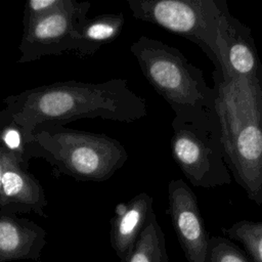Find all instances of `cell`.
I'll return each mask as SVG.
<instances>
[{"mask_svg": "<svg viewBox=\"0 0 262 262\" xmlns=\"http://www.w3.org/2000/svg\"><path fill=\"white\" fill-rule=\"evenodd\" d=\"M152 213V196L146 192H140L127 203H120L116 206L111 220L110 239L120 262H128Z\"/></svg>", "mask_w": 262, "mask_h": 262, "instance_id": "12", "label": "cell"}, {"mask_svg": "<svg viewBox=\"0 0 262 262\" xmlns=\"http://www.w3.org/2000/svg\"><path fill=\"white\" fill-rule=\"evenodd\" d=\"M69 0H29L25 4L23 23L31 21L42 15L63 7Z\"/></svg>", "mask_w": 262, "mask_h": 262, "instance_id": "18", "label": "cell"}, {"mask_svg": "<svg viewBox=\"0 0 262 262\" xmlns=\"http://www.w3.org/2000/svg\"><path fill=\"white\" fill-rule=\"evenodd\" d=\"M125 16L122 12L105 13L93 18H86L83 23L74 53L87 58L96 53L101 46L116 40L124 27Z\"/></svg>", "mask_w": 262, "mask_h": 262, "instance_id": "13", "label": "cell"}, {"mask_svg": "<svg viewBox=\"0 0 262 262\" xmlns=\"http://www.w3.org/2000/svg\"><path fill=\"white\" fill-rule=\"evenodd\" d=\"M168 214L187 262H207L210 236L199 203L191 188L182 179L168 184Z\"/></svg>", "mask_w": 262, "mask_h": 262, "instance_id": "8", "label": "cell"}, {"mask_svg": "<svg viewBox=\"0 0 262 262\" xmlns=\"http://www.w3.org/2000/svg\"><path fill=\"white\" fill-rule=\"evenodd\" d=\"M0 40H1V35H0Z\"/></svg>", "mask_w": 262, "mask_h": 262, "instance_id": "20", "label": "cell"}, {"mask_svg": "<svg viewBox=\"0 0 262 262\" xmlns=\"http://www.w3.org/2000/svg\"><path fill=\"white\" fill-rule=\"evenodd\" d=\"M134 18L150 23L196 44L222 73L225 0H127Z\"/></svg>", "mask_w": 262, "mask_h": 262, "instance_id": "6", "label": "cell"}, {"mask_svg": "<svg viewBox=\"0 0 262 262\" xmlns=\"http://www.w3.org/2000/svg\"><path fill=\"white\" fill-rule=\"evenodd\" d=\"M222 38L225 43L222 78L262 87V64L251 29L229 12L225 17Z\"/></svg>", "mask_w": 262, "mask_h": 262, "instance_id": "9", "label": "cell"}, {"mask_svg": "<svg viewBox=\"0 0 262 262\" xmlns=\"http://www.w3.org/2000/svg\"><path fill=\"white\" fill-rule=\"evenodd\" d=\"M46 235L45 229L34 221L0 211V262L39 261Z\"/></svg>", "mask_w": 262, "mask_h": 262, "instance_id": "11", "label": "cell"}, {"mask_svg": "<svg viewBox=\"0 0 262 262\" xmlns=\"http://www.w3.org/2000/svg\"><path fill=\"white\" fill-rule=\"evenodd\" d=\"M216 110L228 168L248 198L262 206V87L214 72Z\"/></svg>", "mask_w": 262, "mask_h": 262, "instance_id": "2", "label": "cell"}, {"mask_svg": "<svg viewBox=\"0 0 262 262\" xmlns=\"http://www.w3.org/2000/svg\"><path fill=\"white\" fill-rule=\"evenodd\" d=\"M128 262H169L165 234L155 212L139 235Z\"/></svg>", "mask_w": 262, "mask_h": 262, "instance_id": "14", "label": "cell"}, {"mask_svg": "<svg viewBox=\"0 0 262 262\" xmlns=\"http://www.w3.org/2000/svg\"><path fill=\"white\" fill-rule=\"evenodd\" d=\"M8 157H9L8 154H6L0 149V208H1V203H2V201H1V177H2V173L5 168Z\"/></svg>", "mask_w": 262, "mask_h": 262, "instance_id": "19", "label": "cell"}, {"mask_svg": "<svg viewBox=\"0 0 262 262\" xmlns=\"http://www.w3.org/2000/svg\"><path fill=\"white\" fill-rule=\"evenodd\" d=\"M1 208L15 214L34 212L47 217L48 201L40 182L9 155L1 177Z\"/></svg>", "mask_w": 262, "mask_h": 262, "instance_id": "10", "label": "cell"}, {"mask_svg": "<svg viewBox=\"0 0 262 262\" xmlns=\"http://www.w3.org/2000/svg\"><path fill=\"white\" fill-rule=\"evenodd\" d=\"M0 149L15 158L26 169L32 159L31 142L12 121L0 119Z\"/></svg>", "mask_w": 262, "mask_h": 262, "instance_id": "16", "label": "cell"}, {"mask_svg": "<svg viewBox=\"0 0 262 262\" xmlns=\"http://www.w3.org/2000/svg\"><path fill=\"white\" fill-rule=\"evenodd\" d=\"M91 3L69 0L50 13L23 23V35L18 45L17 63H27L42 57L74 52L78 35Z\"/></svg>", "mask_w": 262, "mask_h": 262, "instance_id": "7", "label": "cell"}, {"mask_svg": "<svg viewBox=\"0 0 262 262\" xmlns=\"http://www.w3.org/2000/svg\"><path fill=\"white\" fill-rule=\"evenodd\" d=\"M223 232L244 247L251 262H262V221L241 220L223 228Z\"/></svg>", "mask_w": 262, "mask_h": 262, "instance_id": "15", "label": "cell"}, {"mask_svg": "<svg viewBox=\"0 0 262 262\" xmlns=\"http://www.w3.org/2000/svg\"><path fill=\"white\" fill-rule=\"evenodd\" d=\"M31 155L32 159L45 160L54 173L93 182L110 179L128 160V152L119 140L60 124H44L35 129Z\"/></svg>", "mask_w": 262, "mask_h": 262, "instance_id": "3", "label": "cell"}, {"mask_svg": "<svg viewBox=\"0 0 262 262\" xmlns=\"http://www.w3.org/2000/svg\"><path fill=\"white\" fill-rule=\"evenodd\" d=\"M207 262H251L231 239L215 235L210 237Z\"/></svg>", "mask_w": 262, "mask_h": 262, "instance_id": "17", "label": "cell"}, {"mask_svg": "<svg viewBox=\"0 0 262 262\" xmlns=\"http://www.w3.org/2000/svg\"><path fill=\"white\" fill-rule=\"evenodd\" d=\"M130 52L146 81L174 114L215 107V88L207 84L203 71L179 49L161 40L140 36L130 45Z\"/></svg>", "mask_w": 262, "mask_h": 262, "instance_id": "5", "label": "cell"}, {"mask_svg": "<svg viewBox=\"0 0 262 262\" xmlns=\"http://www.w3.org/2000/svg\"><path fill=\"white\" fill-rule=\"evenodd\" d=\"M171 126L172 158L193 186L214 188L231 182L216 105L177 113Z\"/></svg>", "mask_w": 262, "mask_h": 262, "instance_id": "4", "label": "cell"}, {"mask_svg": "<svg viewBox=\"0 0 262 262\" xmlns=\"http://www.w3.org/2000/svg\"><path fill=\"white\" fill-rule=\"evenodd\" d=\"M0 119L14 122L29 142L44 124L63 125L79 119L134 123L147 115L146 100L125 79L99 83L60 81L27 89L3 99Z\"/></svg>", "mask_w": 262, "mask_h": 262, "instance_id": "1", "label": "cell"}]
</instances>
